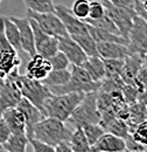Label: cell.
<instances>
[{
  "mask_svg": "<svg viewBox=\"0 0 147 152\" xmlns=\"http://www.w3.org/2000/svg\"><path fill=\"white\" fill-rule=\"evenodd\" d=\"M71 133L73 130L67 123L53 117H43L35 124L32 138L48 145L56 146L62 142H68Z\"/></svg>",
  "mask_w": 147,
  "mask_h": 152,
  "instance_id": "obj_1",
  "label": "cell"
},
{
  "mask_svg": "<svg viewBox=\"0 0 147 152\" xmlns=\"http://www.w3.org/2000/svg\"><path fill=\"white\" fill-rule=\"evenodd\" d=\"M85 94L83 93H68L62 95H52L44 103L43 116L53 117L67 123L70 115L76 107L81 103Z\"/></svg>",
  "mask_w": 147,
  "mask_h": 152,
  "instance_id": "obj_2",
  "label": "cell"
},
{
  "mask_svg": "<svg viewBox=\"0 0 147 152\" xmlns=\"http://www.w3.org/2000/svg\"><path fill=\"white\" fill-rule=\"evenodd\" d=\"M12 74L18 83L22 97L28 99L43 114V107H44L46 101L53 95L50 93L49 88L47 86H44L41 81L32 80L26 75H21L19 73V68H15L14 70H12Z\"/></svg>",
  "mask_w": 147,
  "mask_h": 152,
  "instance_id": "obj_3",
  "label": "cell"
},
{
  "mask_svg": "<svg viewBox=\"0 0 147 152\" xmlns=\"http://www.w3.org/2000/svg\"><path fill=\"white\" fill-rule=\"evenodd\" d=\"M100 121V113L97 107V91L87 93L81 103L70 115L67 124L74 129L83 128L88 124H97Z\"/></svg>",
  "mask_w": 147,
  "mask_h": 152,
  "instance_id": "obj_4",
  "label": "cell"
},
{
  "mask_svg": "<svg viewBox=\"0 0 147 152\" xmlns=\"http://www.w3.org/2000/svg\"><path fill=\"white\" fill-rule=\"evenodd\" d=\"M105 7V13L110 18L116 27L119 31V34L125 39H127L130 29L133 25V19L135 18L137 13L134 10H129L124 7H119L113 5L109 0H100ZM129 40V39H127Z\"/></svg>",
  "mask_w": 147,
  "mask_h": 152,
  "instance_id": "obj_5",
  "label": "cell"
},
{
  "mask_svg": "<svg viewBox=\"0 0 147 152\" xmlns=\"http://www.w3.org/2000/svg\"><path fill=\"white\" fill-rule=\"evenodd\" d=\"M21 64V60L19 57L18 50H15L4 33V20L0 15V76L6 77L12 70L19 68Z\"/></svg>",
  "mask_w": 147,
  "mask_h": 152,
  "instance_id": "obj_6",
  "label": "cell"
},
{
  "mask_svg": "<svg viewBox=\"0 0 147 152\" xmlns=\"http://www.w3.org/2000/svg\"><path fill=\"white\" fill-rule=\"evenodd\" d=\"M27 17L33 19L36 25L47 34L57 38H62V37H67L68 33L62 23V21L60 18L56 15L54 12H49V13H37L33 12L31 10L27 11Z\"/></svg>",
  "mask_w": 147,
  "mask_h": 152,
  "instance_id": "obj_7",
  "label": "cell"
},
{
  "mask_svg": "<svg viewBox=\"0 0 147 152\" xmlns=\"http://www.w3.org/2000/svg\"><path fill=\"white\" fill-rule=\"evenodd\" d=\"M129 49L134 54H147V22L139 15L133 19V25L129 33Z\"/></svg>",
  "mask_w": 147,
  "mask_h": 152,
  "instance_id": "obj_8",
  "label": "cell"
},
{
  "mask_svg": "<svg viewBox=\"0 0 147 152\" xmlns=\"http://www.w3.org/2000/svg\"><path fill=\"white\" fill-rule=\"evenodd\" d=\"M28 19H29L32 29H33V34H34V46H35L36 54L46 57V58L52 57L58 52L57 39L55 37L47 34L46 32H43L33 19H31V18H28Z\"/></svg>",
  "mask_w": 147,
  "mask_h": 152,
  "instance_id": "obj_9",
  "label": "cell"
},
{
  "mask_svg": "<svg viewBox=\"0 0 147 152\" xmlns=\"http://www.w3.org/2000/svg\"><path fill=\"white\" fill-rule=\"evenodd\" d=\"M54 13L62 21V23L70 38L89 33L87 23L83 20L76 18L73 14V12L70 11V8L65 7L64 5H55Z\"/></svg>",
  "mask_w": 147,
  "mask_h": 152,
  "instance_id": "obj_10",
  "label": "cell"
},
{
  "mask_svg": "<svg viewBox=\"0 0 147 152\" xmlns=\"http://www.w3.org/2000/svg\"><path fill=\"white\" fill-rule=\"evenodd\" d=\"M21 98L22 95L20 88L11 72L5 77V84L0 90V116L6 109L17 107Z\"/></svg>",
  "mask_w": 147,
  "mask_h": 152,
  "instance_id": "obj_11",
  "label": "cell"
},
{
  "mask_svg": "<svg viewBox=\"0 0 147 152\" xmlns=\"http://www.w3.org/2000/svg\"><path fill=\"white\" fill-rule=\"evenodd\" d=\"M57 41H58V50L67 56L70 64L82 66L88 60V55L84 53L81 46L69 35L57 38Z\"/></svg>",
  "mask_w": 147,
  "mask_h": 152,
  "instance_id": "obj_12",
  "label": "cell"
},
{
  "mask_svg": "<svg viewBox=\"0 0 147 152\" xmlns=\"http://www.w3.org/2000/svg\"><path fill=\"white\" fill-rule=\"evenodd\" d=\"M9 19L12 20L18 27L22 52L27 53L29 57H33L36 54V50H35V46H34V34H33V29H32L29 19L27 17L26 18L11 17Z\"/></svg>",
  "mask_w": 147,
  "mask_h": 152,
  "instance_id": "obj_13",
  "label": "cell"
},
{
  "mask_svg": "<svg viewBox=\"0 0 147 152\" xmlns=\"http://www.w3.org/2000/svg\"><path fill=\"white\" fill-rule=\"evenodd\" d=\"M17 108L21 111V114H22L23 118H25L26 136L28 137V139H31L32 138V132H33V129H34L35 124L39 123L44 116L40 111V109H37L34 104H32L28 99H26L23 97L20 99Z\"/></svg>",
  "mask_w": 147,
  "mask_h": 152,
  "instance_id": "obj_14",
  "label": "cell"
},
{
  "mask_svg": "<svg viewBox=\"0 0 147 152\" xmlns=\"http://www.w3.org/2000/svg\"><path fill=\"white\" fill-rule=\"evenodd\" d=\"M126 149L125 139L110 132H104L91 146V152H122Z\"/></svg>",
  "mask_w": 147,
  "mask_h": 152,
  "instance_id": "obj_15",
  "label": "cell"
},
{
  "mask_svg": "<svg viewBox=\"0 0 147 152\" xmlns=\"http://www.w3.org/2000/svg\"><path fill=\"white\" fill-rule=\"evenodd\" d=\"M97 53L102 58L124 60L131 54L129 46L118 42H98Z\"/></svg>",
  "mask_w": 147,
  "mask_h": 152,
  "instance_id": "obj_16",
  "label": "cell"
},
{
  "mask_svg": "<svg viewBox=\"0 0 147 152\" xmlns=\"http://www.w3.org/2000/svg\"><path fill=\"white\" fill-rule=\"evenodd\" d=\"M50 70L52 66L49 60L39 54H35L33 57H31V61L26 67V76L32 80L42 81Z\"/></svg>",
  "mask_w": 147,
  "mask_h": 152,
  "instance_id": "obj_17",
  "label": "cell"
},
{
  "mask_svg": "<svg viewBox=\"0 0 147 152\" xmlns=\"http://www.w3.org/2000/svg\"><path fill=\"white\" fill-rule=\"evenodd\" d=\"M2 119L7 124L8 129L12 134H22L26 133V125H25V118L17 107L8 108L1 114Z\"/></svg>",
  "mask_w": 147,
  "mask_h": 152,
  "instance_id": "obj_18",
  "label": "cell"
},
{
  "mask_svg": "<svg viewBox=\"0 0 147 152\" xmlns=\"http://www.w3.org/2000/svg\"><path fill=\"white\" fill-rule=\"evenodd\" d=\"M82 67L88 72L95 82H102L105 77V68L104 62L100 56H90L82 64Z\"/></svg>",
  "mask_w": 147,
  "mask_h": 152,
  "instance_id": "obj_19",
  "label": "cell"
},
{
  "mask_svg": "<svg viewBox=\"0 0 147 152\" xmlns=\"http://www.w3.org/2000/svg\"><path fill=\"white\" fill-rule=\"evenodd\" d=\"M87 26H88V31H89L90 35L95 40L96 43H98V42H118V43H123V45L129 46V40L122 37V35L111 33V32L104 31V29L96 28V27H93L91 25H88V23H87Z\"/></svg>",
  "mask_w": 147,
  "mask_h": 152,
  "instance_id": "obj_20",
  "label": "cell"
},
{
  "mask_svg": "<svg viewBox=\"0 0 147 152\" xmlns=\"http://www.w3.org/2000/svg\"><path fill=\"white\" fill-rule=\"evenodd\" d=\"M4 20V33L5 37L7 39V41L9 42V45L18 52H22L21 49V40H20V33L17 27V25L6 17H2Z\"/></svg>",
  "mask_w": 147,
  "mask_h": 152,
  "instance_id": "obj_21",
  "label": "cell"
},
{
  "mask_svg": "<svg viewBox=\"0 0 147 152\" xmlns=\"http://www.w3.org/2000/svg\"><path fill=\"white\" fill-rule=\"evenodd\" d=\"M68 143L74 152H91V146L82 128L74 129Z\"/></svg>",
  "mask_w": 147,
  "mask_h": 152,
  "instance_id": "obj_22",
  "label": "cell"
},
{
  "mask_svg": "<svg viewBox=\"0 0 147 152\" xmlns=\"http://www.w3.org/2000/svg\"><path fill=\"white\" fill-rule=\"evenodd\" d=\"M28 144H29V139L26 136V133H22V134L11 133L7 140L1 145L7 152H26Z\"/></svg>",
  "mask_w": 147,
  "mask_h": 152,
  "instance_id": "obj_23",
  "label": "cell"
},
{
  "mask_svg": "<svg viewBox=\"0 0 147 152\" xmlns=\"http://www.w3.org/2000/svg\"><path fill=\"white\" fill-rule=\"evenodd\" d=\"M70 80V70L69 69H62V70H55L52 69L48 75L46 76L41 82L47 86L48 88L52 87H60L65 83H68Z\"/></svg>",
  "mask_w": 147,
  "mask_h": 152,
  "instance_id": "obj_24",
  "label": "cell"
},
{
  "mask_svg": "<svg viewBox=\"0 0 147 152\" xmlns=\"http://www.w3.org/2000/svg\"><path fill=\"white\" fill-rule=\"evenodd\" d=\"M71 39H74L81 46V48L84 50V53L88 55V57L97 56L98 55V53H97V43L92 39L90 33H87V34H83V35H78V37H74Z\"/></svg>",
  "mask_w": 147,
  "mask_h": 152,
  "instance_id": "obj_25",
  "label": "cell"
},
{
  "mask_svg": "<svg viewBox=\"0 0 147 152\" xmlns=\"http://www.w3.org/2000/svg\"><path fill=\"white\" fill-rule=\"evenodd\" d=\"M105 132H110L114 136H118V137H122V138H126L129 136L130 130H129V125L125 121L116 117L111 121L110 123L105 126Z\"/></svg>",
  "mask_w": 147,
  "mask_h": 152,
  "instance_id": "obj_26",
  "label": "cell"
},
{
  "mask_svg": "<svg viewBox=\"0 0 147 152\" xmlns=\"http://www.w3.org/2000/svg\"><path fill=\"white\" fill-rule=\"evenodd\" d=\"M104 68H105V77L104 78H118L122 75L124 60H112V58H103Z\"/></svg>",
  "mask_w": 147,
  "mask_h": 152,
  "instance_id": "obj_27",
  "label": "cell"
},
{
  "mask_svg": "<svg viewBox=\"0 0 147 152\" xmlns=\"http://www.w3.org/2000/svg\"><path fill=\"white\" fill-rule=\"evenodd\" d=\"M27 10L37 13H49L54 12L55 4L54 0H23Z\"/></svg>",
  "mask_w": 147,
  "mask_h": 152,
  "instance_id": "obj_28",
  "label": "cell"
},
{
  "mask_svg": "<svg viewBox=\"0 0 147 152\" xmlns=\"http://www.w3.org/2000/svg\"><path fill=\"white\" fill-rule=\"evenodd\" d=\"M83 21H84L85 23H88V25H91L93 27H96V28L104 29V31H108V32H111V33H114V34L120 35L118 28L116 27V25L113 23V21L106 15V13H105L102 18H99V19H97V20L84 19Z\"/></svg>",
  "mask_w": 147,
  "mask_h": 152,
  "instance_id": "obj_29",
  "label": "cell"
},
{
  "mask_svg": "<svg viewBox=\"0 0 147 152\" xmlns=\"http://www.w3.org/2000/svg\"><path fill=\"white\" fill-rule=\"evenodd\" d=\"M130 134L132 136V138L140 144L141 146H144L145 149L147 148V119L130 128Z\"/></svg>",
  "mask_w": 147,
  "mask_h": 152,
  "instance_id": "obj_30",
  "label": "cell"
},
{
  "mask_svg": "<svg viewBox=\"0 0 147 152\" xmlns=\"http://www.w3.org/2000/svg\"><path fill=\"white\" fill-rule=\"evenodd\" d=\"M82 129H83V132L85 134L90 146H92L100 138V136L105 132L104 128L99 123H97V124H88V125L83 126Z\"/></svg>",
  "mask_w": 147,
  "mask_h": 152,
  "instance_id": "obj_31",
  "label": "cell"
},
{
  "mask_svg": "<svg viewBox=\"0 0 147 152\" xmlns=\"http://www.w3.org/2000/svg\"><path fill=\"white\" fill-rule=\"evenodd\" d=\"M89 5L90 0H75L70 11L76 18L84 20L88 18L89 14Z\"/></svg>",
  "mask_w": 147,
  "mask_h": 152,
  "instance_id": "obj_32",
  "label": "cell"
},
{
  "mask_svg": "<svg viewBox=\"0 0 147 152\" xmlns=\"http://www.w3.org/2000/svg\"><path fill=\"white\" fill-rule=\"evenodd\" d=\"M52 66V69L55 70H62V69H69L70 67V62L67 58V56L62 53V52H57L56 54H54L52 57L48 58Z\"/></svg>",
  "mask_w": 147,
  "mask_h": 152,
  "instance_id": "obj_33",
  "label": "cell"
},
{
  "mask_svg": "<svg viewBox=\"0 0 147 152\" xmlns=\"http://www.w3.org/2000/svg\"><path fill=\"white\" fill-rule=\"evenodd\" d=\"M105 14V7L100 0H90L89 5V14L87 19L97 20Z\"/></svg>",
  "mask_w": 147,
  "mask_h": 152,
  "instance_id": "obj_34",
  "label": "cell"
},
{
  "mask_svg": "<svg viewBox=\"0 0 147 152\" xmlns=\"http://www.w3.org/2000/svg\"><path fill=\"white\" fill-rule=\"evenodd\" d=\"M29 144L32 145L33 152H55V146L48 145L36 139H29Z\"/></svg>",
  "mask_w": 147,
  "mask_h": 152,
  "instance_id": "obj_35",
  "label": "cell"
},
{
  "mask_svg": "<svg viewBox=\"0 0 147 152\" xmlns=\"http://www.w3.org/2000/svg\"><path fill=\"white\" fill-rule=\"evenodd\" d=\"M9 136H11V131H9L7 124L5 123V121L2 119V117L0 116V144L5 143Z\"/></svg>",
  "mask_w": 147,
  "mask_h": 152,
  "instance_id": "obj_36",
  "label": "cell"
},
{
  "mask_svg": "<svg viewBox=\"0 0 147 152\" xmlns=\"http://www.w3.org/2000/svg\"><path fill=\"white\" fill-rule=\"evenodd\" d=\"M116 6L119 7H124V8H129V10H134V4L135 0H109Z\"/></svg>",
  "mask_w": 147,
  "mask_h": 152,
  "instance_id": "obj_37",
  "label": "cell"
},
{
  "mask_svg": "<svg viewBox=\"0 0 147 152\" xmlns=\"http://www.w3.org/2000/svg\"><path fill=\"white\" fill-rule=\"evenodd\" d=\"M55 152H74L68 142H62L55 146Z\"/></svg>",
  "mask_w": 147,
  "mask_h": 152,
  "instance_id": "obj_38",
  "label": "cell"
},
{
  "mask_svg": "<svg viewBox=\"0 0 147 152\" xmlns=\"http://www.w3.org/2000/svg\"><path fill=\"white\" fill-rule=\"evenodd\" d=\"M4 84H5V78L0 76V90L2 89V87H4Z\"/></svg>",
  "mask_w": 147,
  "mask_h": 152,
  "instance_id": "obj_39",
  "label": "cell"
},
{
  "mask_svg": "<svg viewBox=\"0 0 147 152\" xmlns=\"http://www.w3.org/2000/svg\"><path fill=\"white\" fill-rule=\"evenodd\" d=\"M144 67H146L147 68V54L146 55H144Z\"/></svg>",
  "mask_w": 147,
  "mask_h": 152,
  "instance_id": "obj_40",
  "label": "cell"
},
{
  "mask_svg": "<svg viewBox=\"0 0 147 152\" xmlns=\"http://www.w3.org/2000/svg\"><path fill=\"white\" fill-rule=\"evenodd\" d=\"M0 152H7L6 150H5V149H4V146H2L1 144H0Z\"/></svg>",
  "mask_w": 147,
  "mask_h": 152,
  "instance_id": "obj_41",
  "label": "cell"
},
{
  "mask_svg": "<svg viewBox=\"0 0 147 152\" xmlns=\"http://www.w3.org/2000/svg\"><path fill=\"white\" fill-rule=\"evenodd\" d=\"M122 152H140V151H130V150H127V149H125L124 151H122Z\"/></svg>",
  "mask_w": 147,
  "mask_h": 152,
  "instance_id": "obj_42",
  "label": "cell"
},
{
  "mask_svg": "<svg viewBox=\"0 0 147 152\" xmlns=\"http://www.w3.org/2000/svg\"><path fill=\"white\" fill-rule=\"evenodd\" d=\"M145 152H147V148H146V150H145Z\"/></svg>",
  "mask_w": 147,
  "mask_h": 152,
  "instance_id": "obj_43",
  "label": "cell"
}]
</instances>
